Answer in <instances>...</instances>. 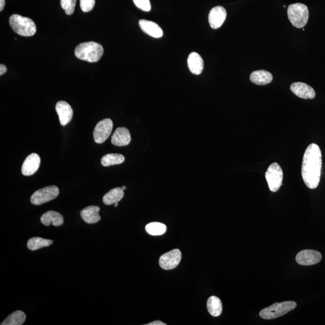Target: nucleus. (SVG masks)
I'll use <instances>...</instances> for the list:
<instances>
[{
  "mask_svg": "<svg viewBox=\"0 0 325 325\" xmlns=\"http://www.w3.org/2000/svg\"><path fill=\"white\" fill-rule=\"evenodd\" d=\"M322 153L318 145L311 143L304 153L302 165V178L311 189L318 187L322 171Z\"/></svg>",
  "mask_w": 325,
  "mask_h": 325,
  "instance_id": "nucleus-1",
  "label": "nucleus"
},
{
  "mask_svg": "<svg viewBox=\"0 0 325 325\" xmlns=\"http://www.w3.org/2000/svg\"><path fill=\"white\" fill-rule=\"evenodd\" d=\"M74 53L80 60L90 63L97 62L104 54V49L102 45L97 42H83L75 48Z\"/></svg>",
  "mask_w": 325,
  "mask_h": 325,
  "instance_id": "nucleus-2",
  "label": "nucleus"
},
{
  "mask_svg": "<svg viewBox=\"0 0 325 325\" xmlns=\"http://www.w3.org/2000/svg\"><path fill=\"white\" fill-rule=\"evenodd\" d=\"M9 24L12 29L22 36H32L36 34V24L29 17L14 14L10 17Z\"/></svg>",
  "mask_w": 325,
  "mask_h": 325,
  "instance_id": "nucleus-3",
  "label": "nucleus"
},
{
  "mask_svg": "<svg viewBox=\"0 0 325 325\" xmlns=\"http://www.w3.org/2000/svg\"><path fill=\"white\" fill-rule=\"evenodd\" d=\"M297 304L294 301H286L281 303H275L259 312V316L262 319L271 320L278 318L288 313L296 308Z\"/></svg>",
  "mask_w": 325,
  "mask_h": 325,
  "instance_id": "nucleus-4",
  "label": "nucleus"
},
{
  "mask_svg": "<svg viewBox=\"0 0 325 325\" xmlns=\"http://www.w3.org/2000/svg\"><path fill=\"white\" fill-rule=\"evenodd\" d=\"M290 21L294 27L301 29L306 26L309 17L308 7L304 4L295 3L290 5L287 10Z\"/></svg>",
  "mask_w": 325,
  "mask_h": 325,
  "instance_id": "nucleus-5",
  "label": "nucleus"
},
{
  "mask_svg": "<svg viewBox=\"0 0 325 325\" xmlns=\"http://www.w3.org/2000/svg\"><path fill=\"white\" fill-rule=\"evenodd\" d=\"M266 179L271 191L279 190L283 184V172L278 163H274L269 166L266 172Z\"/></svg>",
  "mask_w": 325,
  "mask_h": 325,
  "instance_id": "nucleus-6",
  "label": "nucleus"
},
{
  "mask_svg": "<svg viewBox=\"0 0 325 325\" xmlns=\"http://www.w3.org/2000/svg\"><path fill=\"white\" fill-rule=\"evenodd\" d=\"M59 195V189L57 186H47L35 191L32 195L30 201L34 205H42L43 204L54 200Z\"/></svg>",
  "mask_w": 325,
  "mask_h": 325,
  "instance_id": "nucleus-7",
  "label": "nucleus"
},
{
  "mask_svg": "<svg viewBox=\"0 0 325 325\" xmlns=\"http://www.w3.org/2000/svg\"><path fill=\"white\" fill-rule=\"evenodd\" d=\"M113 127L112 120L104 119L101 120L96 125L94 131V138L97 143H104L112 133Z\"/></svg>",
  "mask_w": 325,
  "mask_h": 325,
  "instance_id": "nucleus-8",
  "label": "nucleus"
},
{
  "mask_svg": "<svg viewBox=\"0 0 325 325\" xmlns=\"http://www.w3.org/2000/svg\"><path fill=\"white\" fill-rule=\"evenodd\" d=\"M181 257V251L179 249H173L160 257V266L164 270H172L180 264Z\"/></svg>",
  "mask_w": 325,
  "mask_h": 325,
  "instance_id": "nucleus-9",
  "label": "nucleus"
},
{
  "mask_svg": "<svg viewBox=\"0 0 325 325\" xmlns=\"http://www.w3.org/2000/svg\"><path fill=\"white\" fill-rule=\"evenodd\" d=\"M322 258V254L319 252L311 249H305L297 254L296 261L300 265L311 266L319 263Z\"/></svg>",
  "mask_w": 325,
  "mask_h": 325,
  "instance_id": "nucleus-10",
  "label": "nucleus"
},
{
  "mask_svg": "<svg viewBox=\"0 0 325 325\" xmlns=\"http://www.w3.org/2000/svg\"><path fill=\"white\" fill-rule=\"evenodd\" d=\"M226 11L222 6H216L211 10L208 15L209 24L213 29L220 28L226 17Z\"/></svg>",
  "mask_w": 325,
  "mask_h": 325,
  "instance_id": "nucleus-11",
  "label": "nucleus"
},
{
  "mask_svg": "<svg viewBox=\"0 0 325 325\" xmlns=\"http://www.w3.org/2000/svg\"><path fill=\"white\" fill-rule=\"evenodd\" d=\"M291 92L297 97L305 100H311L316 97V92L313 88L306 83H293L291 86Z\"/></svg>",
  "mask_w": 325,
  "mask_h": 325,
  "instance_id": "nucleus-12",
  "label": "nucleus"
},
{
  "mask_svg": "<svg viewBox=\"0 0 325 325\" xmlns=\"http://www.w3.org/2000/svg\"><path fill=\"white\" fill-rule=\"evenodd\" d=\"M41 164V158L36 153L29 155L25 160L22 166V173L25 176L34 174L38 170Z\"/></svg>",
  "mask_w": 325,
  "mask_h": 325,
  "instance_id": "nucleus-13",
  "label": "nucleus"
},
{
  "mask_svg": "<svg viewBox=\"0 0 325 325\" xmlns=\"http://www.w3.org/2000/svg\"><path fill=\"white\" fill-rule=\"evenodd\" d=\"M60 124L65 126L70 122L73 117V110L70 105L64 101H60L55 105Z\"/></svg>",
  "mask_w": 325,
  "mask_h": 325,
  "instance_id": "nucleus-14",
  "label": "nucleus"
},
{
  "mask_svg": "<svg viewBox=\"0 0 325 325\" xmlns=\"http://www.w3.org/2000/svg\"><path fill=\"white\" fill-rule=\"evenodd\" d=\"M139 26L141 30L146 34L154 38H160L163 35L162 29L154 22L148 21V20L141 19L139 22Z\"/></svg>",
  "mask_w": 325,
  "mask_h": 325,
  "instance_id": "nucleus-15",
  "label": "nucleus"
},
{
  "mask_svg": "<svg viewBox=\"0 0 325 325\" xmlns=\"http://www.w3.org/2000/svg\"><path fill=\"white\" fill-rule=\"evenodd\" d=\"M112 143L118 147H123L129 144L131 135L129 130L125 127L118 128L112 137Z\"/></svg>",
  "mask_w": 325,
  "mask_h": 325,
  "instance_id": "nucleus-16",
  "label": "nucleus"
},
{
  "mask_svg": "<svg viewBox=\"0 0 325 325\" xmlns=\"http://www.w3.org/2000/svg\"><path fill=\"white\" fill-rule=\"evenodd\" d=\"M100 208L99 206L90 205L83 209L80 212L82 218L86 223L89 224H94L98 222L101 220V216L99 215Z\"/></svg>",
  "mask_w": 325,
  "mask_h": 325,
  "instance_id": "nucleus-17",
  "label": "nucleus"
},
{
  "mask_svg": "<svg viewBox=\"0 0 325 325\" xmlns=\"http://www.w3.org/2000/svg\"><path fill=\"white\" fill-rule=\"evenodd\" d=\"M188 69L192 74L200 75L204 69L203 58L197 52H191L188 57Z\"/></svg>",
  "mask_w": 325,
  "mask_h": 325,
  "instance_id": "nucleus-18",
  "label": "nucleus"
},
{
  "mask_svg": "<svg viewBox=\"0 0 325 325\" xmlns=\"http://www.w3.org/2000/svg\"><path fill=\"white\" fill-rule=\"evenodd\" d=\"M41 221L45 226L52 224L54 226H60L64 222V217L61 214L54 211H49L41 216Z\"/></svg>",
  "mask_w": 325,
  "mask_h": 325,
  "instance_id": "nucleus-19",
  "label": "nucleus"
},
{
  "mask_svg": "<svg viewBox=\"0 0 325 325\" xmlns=\"http://www.w3.org/2000/svg\"><path fill=\"white\" fill-rule=\"evenodd\" d=\"M273 75L265 70H256L251 73L250 80L257 85H266L272 82Z\"/></svg>",
  "mask_w": 325,
  "mask_h": 325,
  "instance_id": "nucleus-20",
  "label": "nucleus"
},
{
  "mask_svg": "<svg viewBox=\"0 0 325 325\" xmlns=\"http://www.w3.org/2000/svg\"><path fill=\"white\" fill-rule=\"evenodd\" d=\"M124 196L122 188H117L110 190L103 196V201L105 205H110L118 203Z\"/></svg>",
  "mask_w": 325,
  "mask_h": 325,
  "instance_id": "nucleus-21",
  "label": "nucleus"
},
{
  "mask_svg": "<svg viewBox=\"0 0 325 325\" xmlns=\"http://www.w3.org/2000/svg\"><path fill=\"white\" fill-rule=\"evenodd\" d=\"M206 307H207L209 313L212 316L218 317L222 312V304L220 299L218 297L211 296L208 299Z\"/></svg>",
  "mask_w": 325,
  "mask_h": 325,
  "instance_id": "nucleus-22",
  "label": "nucleus"
},
{
  "mask_svg": "<svg viewBox=\"0 0 325 325\" xmlns=\"http://www.w3.org/2000/svg\"><path fill=\"white\" fill-rule=\"evenodd\" d=\"M26 315L23 311H16L9 315L1 325H21L26 321Z\"/></svg>",
  "mask_w": 325,
  "mask_h": 325,
  "instance_id": "nucleus-23",
  "label": "nucleus"
},
{
  "mask_svg": "<svg viewBox=\"0 0 325 325\" xmlns=\"http://www.w3.org/2000/svg\"><path fill=\"white\" fill-rule=\"evenodd\" d=\"M53 241L49 239L36 237L29 239L27 242V248L30 251H34L51 245Z\"/></svg>",
  "mask_w": 325,
  "mask_h": 325,
  "instance_id": "nucleus-24",
  "label": "nucleus"
},
{
  "mask_svg": "<svg viewBox=\"0 0 325 325\" xmlns=\"http://www.w3.org/2000/svg\"><path fill=\"white\" fill-rule=\"evenodd\" d=\"M125 161V157L120 154H108L103 156L102 158V165L105 167L115 165H120Z\"/></svg>",
  "mask_w": 325,
  "mask_h": 325,
  "instance_id": "nucleus-25",
  "label": "nucleus"
},
{
  "mask_svg": "<svg viewBox=\"0 0 325 325\" xmlns=\"http://www.w3.org/2000/svg\"><path fill=\"white\" fill-rule=\"evenodd\" d=\"M145 230L150 235L157 236L165 234L166 230H167V227L165 224L162 223L152 222L146 226Z\"/></svg>",
  "mask_w": 325,
  "mask_h": 325,
  "instance_id": "nucleus-26",
  "label": "nucleus"
},
{
  "mask_svg": "<svg viewBox=\"0 0 325 325\" xmlns=\"http://www.w3.org/2000/svg\"><path fill=\"white\" fill-rule=\"evenodd\" d=\"M77 0H61L60 3L63 9L68 15L74 13Z\"/></svg>",
  "mask_w": 325,
  "mask_h": 325,
  "instance_id": "nucleus-27",
  "label": "nucleus"
},
{
  "mask_svg": "<svg viewBox=\"0 0 325 325\" xmlns=\"http://www.w3.org/2000/svg\"><path fill=\"white\" fill-rule=\"evenodd\" d=\"M80 7L84 12L91 11L95 6V0H80Z\"/></svg>",
  "mask_w": 325,
  "mask_h": 325,
  "instance_id": "nucleus-28",
  "label": "nucleus"
},
{
  "mask_svg": "<svg viewBox=\"0 0 325 325\" xmlns=\"http://www.w3.org/2000/svg\"><path fill=\"white\" fill-rule=\"evenodd\" d=\"M136 6L138 9L145 12H150L151 6L150 0H133Z\"/></svg>",
  "mask_w": 325,
  "mask_h": 325,
  "instance_id": "nucleus-29",
  "label": "nucleus"
},
{
  "mask_svg": "<svg viewBox=\"0 0 325 325\" xmlns=\"http://www.w3.org/2000/svg\"><path fill=\"white\" fill-rule=\"evenodd\" d=\"M7 67L4 65H0V75H3L7 72Z\"/></svg>",
  "mask_w": 325,
  "mask_h": 325,
  "instance_id": "nucleus-30",
  "label": "nucleus"
},
{
  "mask_svg": "<svg viewBox=\"0 0 325 325\" xmlns=\"http://www.w3.org/2000/svg\"><path fill=\"white\" fill-rule=\"evenodd\" d=\"M166 324H164L163 322L161 321H154L151 322V323L147 324V325H166Z\"/></svg>",
  "mask_w": 325,
  "mask_h": 325,
  "instance_id": "nucleus-31",
  "label": "nucleus"
},
{
  "mask_svg": "<svg viewBox=\"0 0 325 325\" xmlns=\"http://www.w3.org/2000/svg\"><path fill=\"white\" fill-rule=\"evenodd\" d=\"M5 6V0H0V11H2Z\"/></svg>",
  "mask_w": 325,
  "mask_h": 325,
  "instance_id": "nucleus-32",
  "label": "nucleus"
},
{
  "mask_svg": "<svg viewBox=\"0 0 325 325\" xmlns=\"http://www.w3.org/2000/svg\"><path fill=\"white\" fill-rule=\"evenodd\" d=\"M122 188L123 190H125L126 189L125 186H122Z\"/></svg>",
  "mask_w": 325,
  "mask_h": 325,
  "instance_id": "nucleus-33",
  "label": "nucleus"
},
{
  "mask_svg": "<svg viewBox=\"0 0 325 325\" xmlns=\"http://www.w3.org/2000/svg\"><path fill=\"white\" fill-rule=\"evenodd\" d=\"M118 205V203H116V204H115V207H117Z\"/></svg>",
  "mask_w": 325,
  "mask_h": 325,
  "instance_id": "nucleus-34",
  "label": "nucleus"
}]
</instances>
